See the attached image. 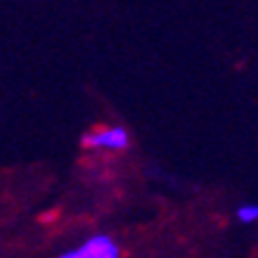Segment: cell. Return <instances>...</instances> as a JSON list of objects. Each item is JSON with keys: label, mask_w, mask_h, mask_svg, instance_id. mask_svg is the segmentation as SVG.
I'll return each mask as SVG.
<instances>
[{"label": "cell", "mask_w": 258, "mask_h": 258, "mask_svg": "<svg viewBox=\"0 0 258 258\" xmlns=\"http://www.w3.org/2000/svg\"><path fill=\"white\" fill-rule=\"evenodd\" d=\"M133 135L125 125H100L81 135V147L88 152H128Z\"/></svg>", "instance_id": "1"}, {"label": "cell", "mask_w": 258, "mask_h": 258, "mask_svg": "<svg viewBox=\"0 0 258 258\" xmlns=\"http://www.w3.org/2000/svg\"><path fill=\"white\" fill-rule=\"evenodd\" d=\"M57 258H123V249L109 232H95L81 244L62 251Z\"/></svg>", "instance_id": "2"}, {"label": "cell", "mask_w": 258, "mask_h": 258, "mask_svg": "<svg viewBox=\"0 0 258 258\" xmlns=\"http://www.w3.org/2000/svg\"><path fill=\"white\" fill-rule=\"evenodd\" d=\"M235 220L239 225H253V223H258V206L256 204H239L235 209Z\"/></svg>", "instance_id": "3"}]
</instances>
